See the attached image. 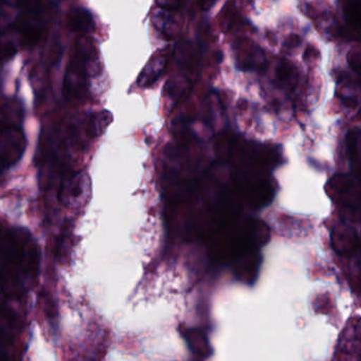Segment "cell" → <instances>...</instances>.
I'll return each mask as SVG.
<instances>
[{
	"label": "cell",
	"instance_id": "obj_1",
	"mask_svg": "<svg viewBox=\"0 0 361 361\" xmlns=\"http://www.w3.org/2000/svg\"><path fill=\"white\" fill-rule=\"evenodd\" d=\"M40 252L31 233L0 220V296L23 302L35 284Z\"/></svg>",
	"mask_w": 361,
	"mask_h": 361
},
{
	"label": "cell",
	"instance_id": "obj_2",
	"mask_svg": "<svg viewBox=\"0 0 361 361\" xmlns=\"http://www.w3.org/2000/svg\"><path fill=\"white\" fill-rule=\"evenodd\" d=\"M23 118V107L16 100L0 103V176L23 158L27 148Z\"/></svg>",
	"mask_w": 361,
	"mask_h": 361
},
{
	"label": "cell",
	"instance_id": "obj_3",
	"mask_svg": "<svg viewBox=\"0 0 361 361\" xmlns=\"http://www.w3.org/2000/svg\"><path fill=\"white\" fill-rule=\"evenodd\" d=\"M94 55V47L90 38L80 36L74 45L73 54L63 80V93L66 99H80L86 93L89 72Z\"/></svg>",
	"mask_w": 361,
	"mask_h": 361
},
{
	"label": "cell",
	"instance_id": "obj_4",
	"mask_svg": "<svg viewBox=\"0 0 361 361\" xmlns=\"http://www.w3.org/2000/svg\"><path fill=\"white\" fill-rule=\"evenodd\" d=\"M330 193L352 218H361V184L347 176H337L330 182Z\"/></svg>",
	"mask_w": 361,
	"mask_h": 361
},
{
	"label": "cell",
	"instance_id": "obj_5",
	"mask_svg": "<svg viewBox=\"0 0 361 361\" xmlns=\"http://www.w3.org/2000/svg\"><path fill=\"white\" fill-rule=\"evenodd\" d=\"M91 195V180L85 172L73 174L63 180L59 189V199L65 205L78 208L84 205Z\"/></svg>",
	"mask_w": 361,
	"mask_h": 361
},
{
	"label": "cell",
	"instance_id": "obj_6",
	"mask_svg": "<svg viewBox=\"0 0 361 361\" xmlns=\"http://www.w3.org/2000/svg\"><path fill=\"white\" fill-rule=\"evenodd\" d=\"M333 249L341 256H352L358 248V237L355 229L348 224H339L331 235Z\"/></svg>",
	"mask_w": 361,
	"mask_h": 361
},
{
	"label": "cell",
	"instance_id": "obj_7",
	"mask_svg": "<svg viewBox=\"0 0 361 361\" xmlns=\"http://www.w3.org/2000/svg\"><path fill=\"white\" fill-rule=\"evenodd\" d=\"M341 361H361V320L355 319L345 330L341 341Z\"/></svg>",
	"mask_w": 361,
	"mask_h": 361
},
{
	"label": "cell",
	"instance_id": "obj_8",
	"mask_svg": "<svg viewBox=\"0 0 361 361\" xmlns=\"http://www.w3.org/2000/svg\"><path fill=\"white\" fill-rule=\"evenodd\" d=\"M167 65V59L164 55L152 57L147 65L142 70L137 78V84L141 87L152 86L160 78Z\"/></svg>",
	"mask_w": 361,
	"mask_h": 361
},
{
	"label": "cell",
	"instance_id": "obj_9",
	"mask_svg": "<svg viewBox=\"0 0 361 361\" xmlns=\"http://www.w3.org/2000/svg\"><path fill=\"white\" fill-rule=\"evenodd\" d=\"M240 69H257L264 63V57L261 51L257 50L252 44L244 42L237 50Z\"/></svg>",
	"mask_w": 361,
	"mask_h": 361
},
{
	"label": "cell",
	"instance_id": "obj_10",
	"mask_svg": "<svg viewBox=\"0 0 361 361\" xmlns=\"http://www.w3.org/2000/svg\"><path fill=\"white\" fill-rule=\"evenodd\" d=\"M69 25L73 31L88 34L94 29V21L88 10L76 8L70 12Z\"/></svg>",
	"mask_w": 361,
	"mask_h": 361
},
{
	"label": "cell",
	"instance_id": "obj_11",
	"mask_svg": "<svg viewBox=\"0 0 361 361\" xmlns=\"http://www.w3.org/2000/svg\"><path fill=\"white\" fill-rule=\"evenodd\" d=\"M114 121V116L108 110H101L95 112L90 118L88 124V134L91 138H99L105 133L107 127Z\"/></svg>",
	"mask_w": 361,
	"mask_h": 361
},
{
	"label": "cell",
	"instance_id": "obj_12",
	"mask_svg": "<svg viewBox=\"0 0 361 361\" xmlns=\"http://www.w3.org/2000/svg\"><path fill=\"white\" fill-rule=\"evenodd\" d=\"M345 21L352 31L361 33V1H348L343 8Z\"/></svg>",
	"mask_w": 361,
	"mask_h": 361
},
{
	"label": "cell",
	"instance_id": "obj_13",
	"mask_svg": "<svg viewBox=\"0 0 361 361\" xmlns=\"http://www.w3.org/2000/svg\"><path fill=\"white\" fill-rule=\"evenodd\" d=\"M274 188L267 180L258 182L252 188V203L256 206H265L273 199Z\"/></svg>",
	"mask_w": 361,
	"mask_h": 361
},
{
	"label": "cell",
	"instance_id": "obj_14",
	"mask_svg": "<svg viewBox=\"0 0 361 361\" xmlns=\"http://www.w3.org/2000/svg\"><path fill=\"white\" fill-rule=\"evenodd\" d=\"M348 148L351 155L352 162L354 163V169L361 179V135H356L355 133L349 135Z\"/></svg>",
	"mask_w": 361,
	"mask_h": 361
},
{
	"label": "cell",
	"instance_id": "obj_15",
	"mask_svg": "<svg viewBox=\"0 0 361 361\" xmlns=\"http://www.w3.org/2000/svg\"><path fill=\"white\" fill-rule=\"evenodd\" d=\"M348 61L352 69L361 73V48H354L348 54Z\"/></svg>",
	"mask_w": 361,
	"mask_h": 361
},
{
	"label": "cell",
	"instance_id": "obj_16",
	"mask_svg": "<svg viewBox=\"0 0 361 361\" xmlns=\"http://www.w3.org/2000/svg\"><path fill=\"white\" fill-rule=\"evenodd\" d=\"M290 73H292V67H290L288 63H282L281 65L278 67L277 74L280 80H288L290 76Z\"/></svg>",
	"mask_w": 361,
	"mask_h": 361
},
{
	"label": "cell",
	"instance_id": "obj_17",
	"mask_svg": "<svg viewBox=\"0 0 361 361\" xmlns=\"http://www.w3.org/2000/svg\"><path fill=\"white\" fill-rule=\"evenodd\" d=\"M159 6H161V8H163V10L165 11H173V10H177L178 8H179V6H180V2H159Z\"/></svg>",
	"mask_w": 361,
	"mask_h": 361
},
{
	"label": "cell",
	"instance_id": "obj_18",
	"mask_svg": "<svg viewBox=\"0 0 361 361\" xmlns=\"http://www.w3.org/2000/svg\"><path fill=\"white\" fill-rule=\"evenodd\" d=\"M300 37H299L298 35H296V34H293V35H290V37L286 40V44L288 48H295V47H297L299 44H300Z\"/></svg>",
	"mask_w": 361,
	"mask_h": 361
},
{
	"label": "cell",
	"instance_id": "obj_19",
	"mask_svg": "<svg viewBox=\"0 0 361 361\" xmlns=\"http://www.w3.org/2000/svg\"><path fill=\"white\" fill-rule=\"evenodd\" d=\"M360 283H361V271H360Z\"/></svg>",
	"mask_w": 361,
	"mask_h": 361
}]
</instances>
